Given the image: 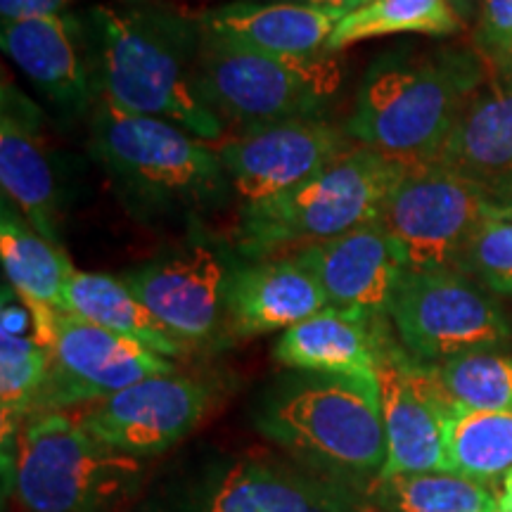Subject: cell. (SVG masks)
<instances>
[{"label":"cell","mask_w":512,"mask_h":512,"mask_svg":"<svg viewBox=\"0 0 512 512\" xmlns=\"http://www.w3.org/2000/svg\"><path fill=\"white\" fill-rule=\"evenodd\" d=\"M477 43L491 60H510L512 0H479Z\"/></svg>","instance_id":"cell-31"},{"label":"cell","mask_w":512,"mask_h":512,"mask_svg":"<svg viewBox=\"0 0 512 512\" xmlns=\"http://www.w3.org/2000/svg\"><path fill=\"white\" fill-rule=\"evenodd\" d=\"M366 494L373 512H503L494 482L458 472L375 479Z\"/></svg>","instance_id":"cell-25"},{"label":"cell","mask_w":512,"mask_h":512,"mask_svg":"<svg viewBox=\"0 0 512 512\" xmlns=\"http://www.w3.org/2000/svg\"><path fill=\"white\" fill-rule=\"evenodd\" d=\"M448 472L494 482L512 467V411H460L448 425Z\"/></svg>","instance_id":"cell-27"},{"label":"cell","mask_w":512,"mask_h":512,"mask_svg":"<svg viewBox=\"0 0 512 512\" xmlns=\"http://www.w3.org/2000/svg\"><path fill=\"white\" fill-rule=\"evenodd\" d=\"M382 330L380 318L325 306L285 330L273 354L280 366L302 373L377 377Z\"/></svg>","instance_id":"cell-22"},{"label":"cell","mask_w":512,"mask_h":512,"mask_svg":"<svg viewBox=\"0 0 512 512\" xmlns=\"http://www.w3.org/2000/svg\"><path fill=\"white\" fill-rule=\"evenodd\" d=\"M505 209H508L510 214H512V190H510V195L505 197Z\"/></svg>","instance_id":"cell-35"},{"label":"cell","mask_w":512,"mask_h":512,"mask_svg":"<svg viewBox=\"0 0 512 512\" xmlns=\"http://www.w3.org/2000/svg\"><path fill=\"white\" fill-rule=\"evenodd\" d=\"M207 36L275 57H316L328 53L337 19L294 3L230 0L197 15Z\"/></svg>","instance_id":"cell-21"},{"label":"cell","mask_w":512,"mask_h":512,"mask_svg":"<svg viewBox=\"0 0 512 512\" xmlns=\"http://www.w3.org/2000/svg\"><path fill=\"white\" fill-rule=\"evenodd\" d=\"M67 306L76 316L145 344L166 358H181L190 351L183 339L140 302L124 278L74 268L67 287Z\"/></svg>","instance_id":"cell-23"},{"label":"cell","mask_w":512,"mask_h":512,"mask_svg":"<svg viewBox=\"0 0 512 512\" xmlns=\"http://www.w3.org/2000/svg\"><path fill=\"white\" fill-rule=\"evenodd\" d=\"M91 147L140 214H192L219 209L233 195L216 143L171 121L143 117L98 100Z\"/></svg>","instance_id":"cell-4"},{"label":"cell","mask_w":512,"mask_h":512,"mask_svg":"<svg viewBox=\"0 0 512 512\" xmlns=\"http://www.w3.org/2000/svg\"><path fill=\"white\" fill-rule=\"evenodd\" d=\"M387 460L377 479L448 472V425L460 408L448 399L430 363H420L382 330L377 356Z\"/></svg>","instance_id":"cell-11"},{"label":"cell","mask_w":512,"mask_h":512,"mask_svg":"<svg viewBox=\"0 0 512 512\" xmlns=\"http://www.w3.org/2000/svg\"><path fill=\"white\" fill-rule=\"evenodd\" d=\"M482 86L484 60L470 50L384 55L358 88L347 133L403 169L430 166Z\"/></svg>","instance_id":"cell-2"},{"label":"cell","mask_w":512,"mask_h":512,"mask_svg":"<svg viewBox=\"0 0 512 512\" xmlns=\"http://www.w3.org/2000/svg\"><path fill=\"white\" fill-rule=\"evenodd\" d=\"M347 131L325 119H297L216 143L240 207L273 200L311 181L351 150Z\"/></svg>","instance_id":"cell-12"},{"label":"cell","mask_w":512,"mask_h":512,"mask_svg":"<svg viewBox=\"0 0 512 512\" xmlns=\"http://www.w3.org/2000/svg\"><path fill=\"white\" fill-rule=\"evenodd\" d=\"M505 211L484 185L430 164L403 171L377 221L394 240L408 271H458L475 230Z\"/></svg>","instance_id":"cell-10"},{"label":"cell","mask_w":512,"mask_h":512,"mask_svg":"<svg viewBox=\"0 0 512 512\" xmlns=\"http://www.w3.org/2000/svg\"><path fill=\"white\" fill-rule=\"evenodd\" d=\"M463 0H368L339 19L328 41V53L396 34L451 36L463 27Z\"/></svg>","instance_id":"cell-26"},{"label":"cell","mask_w":512,"mask_h":512,"mask_svg":"<svg viewBox=\"0 0 512 512\" xmlns=\"http://www.w3.org/2000/svg\"><path fill=\"white\" fill-rule=\"evenodd\" d=\"M79 3L83 0H0V15H3V22L38 15H64V10Z\"/></svg>","instance_id":"cell-32"},{"label":"cell","mask_w":512,"mask_h":512,"mask_svg":"<svg viewBox=\"0 0 512 512\" xmlns=\"http://www.w3.org/2000/svg\"><path fill=\"white\" fill-rule=\"evenodd\" d=\"M498 501H501L503 512H512V467L503 472V484L501 494H498Z\"/></svg>","instance_id":"cell-34"},{"label":"cell","mask_w":512,"mask_h":512,"mask_svg":"<svg viewBox=\"0 0 512 512\" xmlns=\"http://www.w3.org/2000/svg\"><path fill=\"white\" fill-rule=\"evenodd\" d=\"M197 86L228 136L297 119H323L342 86L337 53L275 57L202 31Z\"/></svg>","instance_id":"cell-7"},{"label":"cell","mask_w":512,"mask_h":512,"mask_svg":"<svg viewBox=\"0 0 512 512\" xmlns=\"http://www.w3.org/2000/svg\"><path fill=\"white\" fill-rule=\"evenodd\" d=\"M34 318V339L48 354V375L34 415L81 408L86 403L143 382L174 373V363L145 344L100 328L72 311L27 304ZM31 415V418H34Z\"/></svg>","instance_id":"cell-8"},{"label":"cell","mask_w":512,"mask_h":512,"mask_svg":"<svg viewBox=\"0 0 512 512\" xmlns=\"http://www.w3.org/2000/svg\"><path fill=\"white\" fill-rule=\"evenodd\" d=\"M81 22L102 100L171 121L207 143L228 138V128L197 86L202 46L197 15L162 0H112L91 5Z\"/></svg>","instance_id":"cell-1"},{"label":"cell","mask_w":512,"mask_h":512,"mask_svg":"<svg viewBox=\"0 0 512 512\" xmlns=\"http://www.w3.org/2000/svg\"><path fill=\"white\" fill-rule=\"evenodd\" d=\"M403 166L356 145L311 181L240 207L235 245L249 261L287 256L375 221Z\"/></svg>","instance_id":"cell-6"},{"label":"cell","mask_w":512,"mask_h":512,"mask_svg":"<svg viewBox=\"0 0 512 512\" xmlns=\"http://www.w3.org/2000/svg\"><path fill=\"white\" fill-rule=\"evenodd\" d=\"M434 166L484 185L505 209L512 190V83H491L472 95Z\"/></svg>","instance_id":"cell-20"},{"label":"cell","mask_w":512,"mask_h":512,"mask_svg":"<svg viewBox=\"0 0 512 512\" xmlns=\"http://www.w3.org/2000/svg\"><path fill=\"white\" fill-rule=\"evenodd\" d=\"M10 475L24 512H112L136 494L145 465L57 411L24 422L12 439Z\"/></svg>","instance_id":"cell-5"},{"label":"cell","mask_w":512,"mask_h":512,"mask_svg":"<svg viewBox=\"0 0 512 512\" xmlns=\"http://www.w3.org/2000/svg\"><path fill=\"white\" fill-rule=\"evenodd\" d=\"M351 494L271 456H242L209 470L183 512H356Z\"/></svg>","instance_id":"cell-14"},{"label":"cell","mask_w":512,"mask_h":512,"mask_svg":"<svg viewBox=\"0 0 512 512\" xmlns=\"http://www.w3.org/2000/svg\"><path fill=\"white\" fill-rule=\"evenodd\" d=\"M325 306L323 287L297 256H268L230 271L223 328L238 339L285 332Z\"/></svg>","instance_id":"cell-18"},{"label":"cell","mask_w":512,"mask_h":512,"mask_svg":"<svg viewBox=\"0 0 512 512\" xmlns=\"http://www.w3.org/2000/svg\"><path fill=\"white\" fill-rule=\"evenodd\" d=\"M256 425L299 465L349 494L366 491L387 460L377 377L302 373L268 396Z\"/></svg>","instance_id":"cell-3"},{"label":"cell","mask_w":512,"mask_h":512,"mask_svg":"<svg viewBox=\"0 0 512 512\" xmlns=\"http://www.w3.org/2000/svg\"><path fill=\"white\" fill-rule=\"evenodd\" d=\"M0 43L5 55L57 110L81 114L100 100L81 15H38L3 22Z\"/></svg>","instance_id":"cell-16"},{"label":"cell","mask_w":512,"mask_h":512,"mask_svg":"<svg viewBox=\"0 0 512 512\" xmlns=\"http://www.w3.org/2000/svg\"><path fill=\"white\" fill-rule=\"evenodd\" d=\"M292 256L313 273L328 306L368 318L387 316L396 285L406 271L401 252L377 219Z\"/></svg>","instance_id":"cell-17"},{"label":"cell","mask_w":512,"mask_h":512,"mask_svg":"<svg viewBox=\"0 0 512 512\" xmlns=\"http://www.w3.org/2000/svg\"><path fill=\"white\" fill-rule=\"evenodd\" d=\"M432 370L460 411H512V356L482 351L434 363Z\"/></svg>","instance_id":"cell-29"},{"label":"cell","mask_w":512,"mask_h":512,"mask_svg":"<svg viewBox=\"0 0 512 512\" xmlns=\"http://www.w3.org/2000/svg\"><path fill=\"white\" fill-rule=\"evenodd\" d=\"M0 261L12 292L24 304H43L57 311H69L67 287L74 264L60 245H53L38 235L8 200H3V219H0Z\"/></svg>","instance_id":"cell-24"},{"label":"cell","mask_w":512,"mask_h":512,"mask_svg":"<svg viewBox=\"0 0 512 512\" xmlns=\"http://www.w3.org/2000/svg\"><path fill=\"white\" fill-rule=\"evenodd\" d=\"M209 387L188 375H155L107 399L76 408V420L102 444L128 456H159L200 425Z\"/></svg>","instance_id":"cell-13"},{"label":"cell","mask_w":512,"mask_h":512,"mask_svg":"<svg viewBox=\"0 0 512 512\" xmlns=\"http://www.w3.org/2000/svg\"><path fill=\"white\" fill-rule=\"evenodd\" d=\"M230 268L207 245H192L171 256L133 268L124 283L190 349L211 342L223 325Z\"/></svg>","instance_id":"cell-15"},{"label":"cell","mask_w":512,"mask_h":512,"mask_svg":"<svg viewBox=\"0 0 512 512\" xmlns=\"http://www.w3.org/2000/svg\"><path fill=\"white\" fill-rule=\"evenodd\" d=\"M366 3H368V0H366Z\"/></svg>","instance_id":"cell-36"},{"label":"cell","mask_w":512,"mask_h":512,"mask_svg":"<svg viewBox=\"0 0 512 512\" xmlns=\"http://www.w3.org/2000/svg\"><path fill=\"white\" fill-rule=\"evenodd\" d=\"M460 273L475 275L494 292L512 294V214L491 216L475 230L460 256Z\"/></svg>","instance_id":"cell-30"},{"label":"cell","mask_w":512,"mask_h":512,"mask_svg":"<svg viewBox=\"0 0 512 512\" xmlns=\"http://www.w3.org/2000/svg\"><path fill=\"white\" fill-rule=\"evenodd\" d=\"M273 3H294V5H304V8L318 10L323 15H328L332 19H344L351 12L361 8L366 0H273Z\"/></svg>","instance_id":"cell-33"},{"label":"cell","mask_w":512,"mask_h":512,"mask_svg":"<svg viewBox=\"0 0 512 512\" xmlns=\"http://www.w3.org/2000/svg\"><path fill=\"white\" fill-rule=\"evenodd\" d=\"M387 316L401 347L430 366L512 342L508 318L484 285L448 268H406Z\"/></svg>","instance_id":"cell-9"},{"label":"cell","mask_w":512,"mask_h":512,"mask_svg":"<svg viewBox=\"0 0 512 512\" xmlns=\"http://www.w3.org/2000/svg\"><path fill=\"white\" fill-rule=\"evenodd\" d=\"M48 375V354L34 335L0 332V411L3 441L15 439L34 415L38 394Z\"/></svg>","instance_id":"cell-28"},{"label":"cell","mask_w":512,"mask_h":512,"mask_svg":"<svg viewBox=\"0 0 512 512\" xmlns=\"http://www.w3.org/2000/svg\"><path fill=\"white\" fill-rule=\"evenodd\" d=\"M41 112L17 86L0 91V183L24 221L53 245H60L57 183L41 133Z\"/></svg>","instance_id":"cell-19"}]
</instances>
